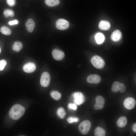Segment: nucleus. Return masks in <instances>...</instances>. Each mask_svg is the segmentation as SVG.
<instances>
[{"mask_svg": "<svg viewBox=\"0 0 136 136\" xmlns=\"http://www.w3.org/2000/svg\"><path fill=\"white\" fill-rule=\"evenodd\" d=\"M73 97L74 101L76 104L80 105L84 101V96L83 94L81 92H76L72 94Z\"/></svg>", "mask_w": 136, "mask_h": 136, "instance_id": "0eeeda50", "label": "nucleus"}, {"mask_svg": "<svg viewBox=\"0 0 136 136\" xmlns=\"http://www.w3.org/2000/svg\"><path fill=\"white\" fill-rule=\"evenodd\" d=\"M7 64L6 61L4 59L0 60V71L3 70Z\"/></svg>", "mask_w": 136, "mask_h": 136, "instance_id": "a878e982", "label": "nucleus"}, {"mask_svg": "<svg viewBox=\"0 0 136 136\" xmlns=\"http://www.w3.org/2000/svg\"><path fill=\"white\" fill-rule=\"evenodd\" d=\"M69 23L66 20L63 19L58 20L56 23V28L60 30H63L68 28L69 26Z\"/></svg>", "mask_w": 136, "mask_h": 136, "instance_id": "423d86ee", "label": "nucleus"}, {"mask_svg": "<svg viewBox=\"0 0 136 136\" xmlns=\"http://www.w3.org/2000/svg\"><path fill=\"white\" fill-rule=\"evenodd\" d=\"M22 47L23 45L21 42L16 41L14 43L12 48L14 51L18 52L22 49Z\"/></svg>", "mask_w": 136, "mask_h": 136, "instance_id": "6ab92c4d", "label": "nucleus"}, {"mask_svg": "<svg viewBox=\"0 0 136 136\" xmlns=\"http://www.w3.org/2000/svg\"><path fill=\"white\" fill-rule=\"evenodd\" d=\"M68 107L69 109L74 110H76L77 108V106L75 104L69 103L68 105Z\"/></svg>", "mask_w": 136, "mask_h": 136, "instance_id": "bb28decb", "label": "nucleus"}, {"mask_svg": "<svg viewBox=\"0 0 136 136\" xmlns=\"http://www.w3.org/2000/svg\"><path fill=\"white\" fill-rule=\"evenodd\" d=\"M126 89L125 86L123 83L118 81L114 82L113 84L111 90L114 93L119 91L121 93L125 91Z\"/></svg>", "mask_w": 136, "mask_h": 136, "instance_id": "20e7f679", "label": "nucleus"}, {"mask_svg": "<svg viewBox=\"0 0 136 136\" xmlns=\"http://www.w3.org/2000/svg\"><path fill=\"white\" fill-rule=\"evenodd\" d=\"M7 2L8 5L11 7L13 6L16 4L15 0H7Z\"/></svg>", "mask_w": 136, "mask_h": 136, "instance_id": "cd10ccee", "label": "nucleus"}, {"mask_svg": "<svg viewBox=\"0 0 136 136\" xmlns=\"http://www.w3.org/2000/svg\"><path fill=\"white\" fill-rule=\"evenodd\" d=\"M91 123L88 120L83 121L81 122L78 126V129L82 134H87L89 132L91 128Z\"/></svg>", "mask_w": 136, "mask_h": 136, "instance_id": "f03ea898", "label": "nucleus"}, {"mask_svg": "<svg viewBox=\"0 0 136 136\" xmlns=\"http://www.w3.org/2000/svg\"><path fill=\"white\" fill-rule=\"evenodd\" d=\"M124 105L126 109L130 110L135 107L136 101L134 98L132 97H128L126 98L124 101Z\"/></svg>", "mask_w": 136, "mask_h": 136, "instance_id": "1a4fd4ad", "label": "nucleus"}, {"mask_svg": "<svg viewBox=\"0 0 136 136\" xmlns=\"http://www.w3.org/2000/svg\"><path fill=\"white\" fill-rule=\"evenodd\" d=\"M50 81V77L49 74L45 72L42 74L40 80V83L42 86L44 87L48 86Z\"/></svg>", "mask_w": 136, "mask_h": 136, "instance_id": "39448f33", "label": "nucleus"}, {"mask_svg": "<svg viewBox=\"0 0 136 136\" xmlns=\"http://www.w3.org/2000/svg\"><path fill=\"white\" fill-rule=\"evenodd\" d=\"M45 2L49 6L54 7L59 4L60 1L59 0H45Z\"/></svg>", "mask_w": 136, "mask_h": 136, "instance_id": "412c9836", "label": "nucleus"}, {"mask_svg": "<svg viewBox=\"0 0 136 136\" xmlns=\"http://www.w3.org/2000/svg\"><path fill=\"white\" fill-rule=\"evenodd\" d=\"M4 16L6 18L8 17H13L14 15L13 11L10 9H7L4 11L3 12Z\"/></svg>", "mask_w": 136, "mask_h": 136, "instance_id": "b1692460", "label": "nucleus"}, {"mask_svg": "<svg viewBox=\"0 0 136 136\" xmlns=\"http://www.w3.org/2000/svg\"><path fill=\"white\" fill-rule=\"evenodd\" d=\"M94 133L95 136H104L106 134V131L103 128L98 127L95 128Z\"/></svg>", "mask_w": 136, "mask_h": 136, "instance_id": "a211bd4d", "label": "nucleus"}, {"mask_svg": "<svg viewBox=\"0 0 136 136\" xmlns=\"http://www.w3.org/2000/svg\"><path fill=\"white\" fill-rule=\"evenodd\" d=\"M57 113L58 117L61 119L64 118L66 115L65 110L62 107H60L58 109Z\"/></svg>", "mask_w": 136, "mask_h": 136, "instance_id": "5701e85b", "label": "nucleus"}, {"mask_svg": "<svg viewBox=\"0 0 136 136\" xmlns=\"http://www.w3.org/2000/svg\"><path fill=\"white\" fill-rule=\"evenodd\" d=\"M25 111V108L21 105L16 104L10 109L9 115L11 118L14 120H18L23 115Z\"/></svg>", "mask_w": 136, "mask_h": 136, "instance_id": "f257e3e1", "label": "nucleus"}, {"mask_svg": "<svg viewBox=\"0 0 136 136\" xmlns=\"http://www.w3.org/2000/svg\"><path fill=\"white\" fill-rule=\"evenodd\" d=\"M127 123V119L124 116L120 117L117 122V125L119 127H123L126 125Z\"/></svg>", "mask_w": 136, "mask_h": 136, "instance_id": "dca6fc26", "label": "nucleus"}, {"mask_svg": "<svg viewBox=\"0 0 136 136\" xmlns=\"http://www.w3.org/2000/svg\"><path fill=\"white\" fill-rule=\"evenodd\" d=\"M132 129L133 131L135 133L136 132V123H134L132 127Z\"/></svg>", "mask_w": 136, "mask_h": 136, "instance_id": "c756f323", "label": "nucleus"}, {"mask_svg": "<svg viewBox=\"0 0 136 136\" xmlns=\"http://www.w3.org/2000/svg\"><path fill=\"white\" fill-rule=\"evenodd\" d=\"M96 103L94 106V108L95 110H101L103 109L104 106L105 99L101 96H97L95 98Z\"/></svg>", "mask_w": 136, "mask_h": 136, "instance_id": "6e6552de", "label": "nucleus"}, {"mask_svg": "<svg viewBox=\"0 0 136 136\" xmlns=\"http://www.w3.org/2000/svg\"><path fill=\"white\" fill-rule=\"evenodd\" d=\"M91 61L93 66L97 69L102 68L105 64L103 59L101 57L96 55L94 56L92 58Z\"/></svg>", "mask_w": 136, "mask_h": 136, "instance_id": "7ed1b4c3", "label": "nucleus"}, {"mask_svg": "<svg viewBox=\"0 0 136 136\" xmlns=\"http://www.w3.org/2000/svg\"><path fill=\"white\" fill-rule=\"evenodd\" d=\"M95 39L96 42L98 44L103 43L105 39V37L102 33L98 32L97 33L95 36Z\"/></svg>", "mask_w": 136, "mask_h": 136, "instance_id": "f3484780", "label": "nucleus"}, {"mask_svg": "<svg viewBox=\"0 0 136 136\" xmlns=\"http://www.w3.org/2000/svg\"><path fill=\"white\" fill-rule=\"evenodd\" d=\"M1 32L3 34L6 35H9L11 33V29L5 26L1 27L0 29Z\"/></svg>", "mask_w": 136, "mask_h": 136, "instance_id": "4be33fe9", "label": "nucleus"}, {"mask_svg": "<svg viewBox=\"0 0 136 136\" xmlns=\"http://www.w3.org/2000/svg\"><path fill=\"white\" fill-rule=\"evenodd\" d=\"M122 37V34L121 31L118 30H116L112 33L111 38L114 42H117L120 41Z\"/></svg>", "mask_w": 136, "mask_h": 136, "instance_id": "4468645a", "label": "nucleus"}, {"mask_svg": "<svg viewBox=\"0 0 136 136\" xmlns=\"http://www.w3.org/2000/svg\"><path fill=\"white\" fill-rule=\"evenodd\" d=\"M19 21L17 20H14L9 22L8 24L10 25L16 24L18 23Z\"/></svg>", "mask_w": 136, "mask_h": 136, "instance_id": "c85d7f7f", "label": "nucleus"}, {"mask_svg": "<svg viewBox=\"0 0 136 136\" xmlns=\"http://www.w3.org/2000/svg\"><path fill=\"white\" fill-rule=\"evenodd\" d=\"M20 136H25L24 135H20Z\"/></svg>", "mask_w": 136, "mask_h": 136, "instance_id": "2f4dec72", "label": "nucleus"}, {"mask_svg": "<svg viewBox=\"0 0 136 136\" xmlns=\"http://www.w3.org/2000/svg\"><path fill=\"white\" fill-rule=\"evenodd\" d=\"M52 55L54 58L57 60H60L62 59L64 57V52L58 49H55L52 52Z\"/></svg>", "mask_w": 136, "mask_h": 136, "instance_id": "f8f14e48", "label": "nucleus"}, {"mask_svg": "<svg viewBox=\"0 0 136 136\" xmlns=\"http://www.w3.org/2000/svg\"><path fill=\"white\" fill-rule=\"evenodd\" d=\"M25 26L27 31L29 32H32L35 26L34 21L31 19H28L26 21Z\"/></svg>", "mask_w": 136, "mask_h": 136, "instance_id": "ddd939ff", "label": "nucleus"}, {"mask_svg": "<svg viewBox=\"0 0 136 136\" xmlns=\"http://www.w3.org/2000/svg\"><path fill=\"white\" fill-rule=\"evenodd\" d=\"M79 120L78 118L72 117H69L67 119V122L69 123H72L74 122H76L78 121Z\"/></svg>", "mask_w": 136, "mask_h": 136, "instance_id": "393cba45", "label": "nucleus"}, {"mask_svg": "<svg viewBox=\"0 0 136 136\" xmlns=\"http://www.w3.org/2000/svg\"><path fill=\"white\" fill-rule=\"evenodd\" d=\"M51 97L56 100H58L61 97V94L57 91H52L50 93Z\"/></svg>", "mask_w": 136, "mask_h": 136, "instance_id": "aec40b11", "label": "nucleus"}, {"mask_svg": "<svg viewBox=\"0 0 136 136\" xmlns=\"http://www.w3.org/2000/svg\"><path fill=\"white\" fill-rule=\"evenodd\" d=\"M1 52V48H0V53Z\"/></svg>", "mask_w": 136, "mask_h": 136, "instance_id": "7c9ffc66", "label": "nucleus"}, {"mask_svg": "<svg viewBox=\"0 0 136 136\" xmlns=\"http://www.w3.org/2000/svg\"><path fill=\"white\" fill-rule=\"evenodd\" d=\"M36 66L35 64L32 62H29L25 64L23 66V71L27 73H31L35 70Z\"/></svg>", "mask_w": 136, "mask_h": 136, "instance_id": "9d476101", "label": "nucleus"}, {"mask_svg": "<svg viewBox=\"0 0 136 136\" xmlns=\"http://www.w3.org/2000/svg\"><path fill=\"white\" fill-rule=\"evenodd\" d=\"M100 77L97 74H92L89 76L87 78V82L90 83L97 84L100 81Z\"/></svg>", "mask_w": 136, "mask_h": 136, "instance_id": "9b49d317", "label": "nucleus"}, {"mask_svg": "<svg viewBox=\"0 0 136 136\" xmlns=\"http://www.w3.org/2000/svg\"><path fill=\"white\" fill-rule=\"evenodd\" d=\"M98 26L99 28L100 29L106 30L109 29L110 27V24L108 21L102 20L99 22Z\"/></svg>", "mask_w": 136, "mask_h": 136, "instance_id": "2eb2a0df", "label": "nucleus"}]
</instances>
